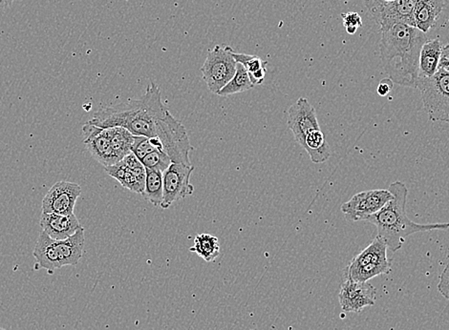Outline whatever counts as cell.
<instances>
[{
    "label": "cell",
    "instance_id": "1",
    "mask_svg": "<svg viewBox=\"0 0 449 330\" xmlns=\"http://www.w3.org/2000/svg\"><path fill=\"white\" fill-rule=\"evenodd\" d=\"M381 31V58L390 80L396 85L417 88L420 50L428 41L426 33L403 23Z\"/></svg>",
    "mask_w": 449,
    "mask_h": 330
},
{
    "label": "cell",
    "instance_id": "2",
    "mask_svg": "<svg viewBox=\"0 0 449 330\" xmlns=\"http://www.w3.org/2000/svg\"><path fill=\"white\" fill-rule=\"evenodd\" d=\"M167 111L159 86L151 81L141 99L100 109L87 122L100 128L123 127L132 135L151 139L156 138L157 125Z\"/></svg>",
    "mask_w": 449,
    "mask_h": 330
},
{
    "label": "cell",
    "instance_id": "3",
    "mask_svg": "<svg viewBox=\"0 0 449 330\" xmlns=\"http://www.w3.org/2000/svg\"><path fill=\"white\" fill-rule=\"evenodd\" d=\"M389 191L392 193L391 201L381 209L378 213L372 215L366 222L373 223L378 229V236L383 238L387 247L392 252L401 250L406 238L418 232L445 230L449 223H428L422 225L411 220L406 215L408 189L401 181L390 184Z\"/></svg>",
    "mask_w": 449,
    "mask_h": 330
},
{
    "label": "cell",
    "instance_id": "4",
    "mask_svg": "<svg viewBox=\"0 0 449 330\" xmlns=\"http://www.w3.org/2000/svg\"><path fill=\"white\" fill-rule=\"evenodd\" d=\"M84 240L83 228L64 240L52 239L41 231L33 251L36 259L35 270H46L53 274L55 270L66 265L76 267L83 258Z\"/></svg>",
    "mask_w": 449,
    "mask_h": 330
},
{
    "label": "cell",
    "instance_id": "5",
    "mask_svg": "<svg viewBox=\"0 0 449 330\" xmlns=\"http://www.w3.org/2000/svg\"><path fill=\"white\" fill-rule=\"evenodd\" d=\"M417 88L431 122H449V71L440 68L433 77L419 78Z\"/></svg>",
    "mask_w": 449,
    "mask_h": 330
},
{
    "label": "cell",
    "instance_id": "6",
    "mask_svg": "<svg viewBox=\"0 0 449 330\" xmlns=\"http://www.w3.org/2000/svg\"><path fill=\"white\" fill-rule=\"evenodd\" d=\"M156 138L173 164H192L190 152L193 149L186 127L167 111L157 125Z\"/></svg>",
    "mask_w": 449,
    "mask_h": 330
},
{
    "label": "cell",
    "instance_id": "7",
    "mask_svg": "<svg viewBox=\"0 0 449 330\" xmlns=\"http://www.w3.org/2000/svg\"><path fill=\"white\" fill-rule=\"evenodd\" d=\"M232 52V47L216 46L207 53L201 72L207 88L213 94H217L237 72V63Z\"/></svg>",
    "mask_w": 449,
    "mask_h": 330
},
{
    "label": "cell",
    "instance_id": "8",
    "mask_svg": "<svg viewBox=\"0 0 449 330\" xmlns=\"http://www.w3.org/2000/svg\"><path fill=\"white\" fill-rule=\"evenodd\" d=\"M381 30L403 23L416 27L414 8L417 0H363Z\"/></svg>",
    "mask_w": 449,
    "mask_h": 330
},
{
    "label": "cell",
    "instance_id": "9",
    "mask_svg": "<svg viewBox=\"0 0 449 330\" xmlns=\"http://www.w3.org/2000/svg\"><path fill=\"white\" fill-rule=\"evenodd\" d=\"M195 166L192 164H171L162 173V201L161 208L168 209L176 201L192 196L195 186L190 183Z\"/></svg>",
    "mask_w": 449,
    "mask_h": 330
},
{
    "label": "cell",
    "instance_id": "10",
    "mask_svg": "<svg viewBox=\"0 0 449 330\" xmlns=\"http://www.w3.org/2000/svg\"><path fill=\"white\" fill-rule=\"evenodd\" d=\"M392 198V193L387 189L361 192L342 204L341 211L345 219L349 222L366 220L372 215L378 213Z\"/></svg>",
    "mask_w": 449,
    "mask_h": 330
},
{
    "label": "cell",
    "instance_id": "11",
    "mask_svg": "<svg viewBox=\"0 0 449 330\" xmlns=\"http://www.w3.org/2000/svg\"><path fill=\"white\" fill-rule=\"evenodd\" d=\"M81 194V187L71 181H61L49 189L42 200V213L74 214L76 203Z\"/></svg>",
    "mask_w": 449,
    "mask_h": 330
},
{
    "label": "cell",
    "instance_id": "12",
    "mask_svg": "<svg viewBox=\"0 0 449 330\" xmlns=\"http://www.w3.org/2000/svg\"><path fill=\"white\" fill-rule=\"evenodd\" d=\"M83 144L92 158L103 167L110 166L119 162L111 144L110 129L95 127L86 122L83 127Z\"/></svg>",
    "mask_w": 449,
    "mask_h": 330
},
{
    "label": "cell",
    "instance_id": "13",
    "mask_svg": "<svg viewBox=\"0 0 449 330\" xmlns=\"http://www.w3.org/2000/svg\"><path fill=\"white\" fill-rule=\"evenodd\" d=\"M287 125L300 147L309 134L321 129L316 109L306 97H299L289 108Z\"/></svg>",
    "mask_w": 449,
    "mask_h": 330
},
{
    "label": "cell",
    "instance_id": "14",
    "mask_svg": "<svg viewBox=\"0 0 449 330\" xmlns=\"http://www.w3.org/2000/svg\"><path fill=\"white\" fill-rule=\"evenodd\" d=\"M39 225L42 231L55 240L67 239L83 228L74 214L64 216L54 213H42Z\"/></svg>",
    "mask_w": 449,
    "mask_h": 330
},
{
    "label": "cell",
    "instance_id": "15",
    "mask_svg": "<svg viewBox=\"0 0 449 330\" xmlns=\"http://www.w3.org/2000/svg\"><path fill=\"white\" fill-rule=\"evenodd\" d=\"M445 4L446 0H417L414 8L416 28L423 33H428L435 26Z\"/></svg>",
    "mask_w": 449,
    "mask_h": 330
},
{
    "label": "cell",
    "instance_id": "16",
    "mask_svg": "<svg viewBox=\"0 0 449 330\" xmlns=\"http://www.w3.org/2000/svg\"><path fill=\"white\" fill-rule=\"evenodd\" d=\"M442 47L439 39L428 41L423 44L420 55L419 78H431L436 74L439 70Z\"/></svg>",
    "mask_w": 449,
    "mask_h": 330
},
{
    "label": "cell",
    "instance_id": "17",
    "mask_svg": "<svg viewBox=\"0 0 449 330\" xmlns=\"http://www.w3.org/2000/svg\"><path fill=\"white\" fill-rule=\"evenodd\" d=\"M387 245L383 238L377 236L363 251L351 261V267H363L369 264H386L389 262L387 258Z\"/></svg>",
    "mask_w": 449,
    "mask_h": 330
},
{
    "label": "cell",
    "instance_id": "18",
    "mask_svg": "<svg viewBox=\"0 0 449 330\" xmlns=\"http://www.w3.org/2000/svg\"><path fill=\"white\" fill-rule=\"evenodd\" d=\"M106 173L115 180L119 181L120 186L134 193L142 194L145 191V184L139 181L133 171L126 166L125 162L120 161L110 166L105 167Z\"/></svg>",
    "mask_w": 449,
    "mask_h": 330
},
{
    "label": "cell",
    "instance_id": "19",
    "mask_svg": "<svg viewBox=\"0 0 449 330\" xmlns=\"http://www.w3.org/2000/svg\"><path fill=\"white\" fill-rule=\"evenodd\" d=\"M232 55L237 63L242 64L244 68L247 70L251 78L252 83L255 85H262L266 77V66L268 61L263 60L257 55H246L243 53H237L232 49Z\"/></svg>",
    "mask_w": 449,
    "mask_h": 330
},
{
    "label": "cell",
    "instance_id": "20",
    "mask_svg": "<svg viewBox=\"0 0 449 330\" xmlns=\"http://www.w3.org/2000/svg\"><path fill=\"white\" fill-rule=\"evenodd\" d=\"M190 251L207 262H213L220 255V243L217 237L210 234H199L195 237V245Z\"/></svg>",
    "mask_w": 449,
    "mask_h": 330
},
{
    "label": "cell",
    "instance_id": "21",
    "mask_svg": "<svg viewBox=\"0 0 449 330\" xmlns=\"http://www.w3.org/2000/svg\"><path fill=\"white\" fill-rule=\"evenodd\" d=\"M390 270H391L390 262L386 264H369L363 267L348 265L344 270V277H348L355 282H367L375 277L389 273Z\"/></svg>",
    "mask_w": 449,
    "mask_h": 330
},
{
    "label": "cell",
    "instance_id": "22",
    "mask_svg": "<svg viewBox=\"0 0 449 330\" xmlns=\"http://www.w3.org/2000/svg\"><path fill=\"white\" fill-rule=\"evenodd\" d=\"M254 87L251 78L242 64L237 63V72L234 78L218 92V96L229 97L232 95L243 93Z\"/></svg>",
    "mask_w": 449,
    "mask_h": 330
},
{
    "label": "cell",
    "instance_id": "23",
    "mask_svg": "<svg viewBox=\"0 0 449 330\" xmlns=\"http://www.w3.org/2000/svg\"><path fill=\"white\" fill-rule=\"evenodd\" d=\"M162 189H164L162 172L160 170L147 169L145 191L143 193V196L153 206H161Z\"/></svg>",
    "mask_w": 449,
    "mask_h": 330
},
{
    "label": "cell",
    "instance_id": "24",
    "mask_svg": "<svg viewBox=\"0 0 449 330\" xmlns=\"http://www.w3.org/2000/svg\"><path fill=\"white\" fill-rule=\"evenodd\" d=\"M109 129H110L112 147L120 161L125 156L131 153L134 135L123 127H109Z\"/></svg>",
    "mask_w": 449,
    "mask_h": 330
},
{
    "label": "cell",
    "instance_id": "25",
    "mask_svg": "<svg viewBox=\"0 0 449 330\" xmlns=\"http://www.w3.org/2000/svg\"><path fill=\"white\" fill-rule=\"evenodd\" d=\"M145 169L160 170L164 173L172 164L170 156L162 151L154 150L141 159Z\"/></svg>",
    "mask_w": 449,
    "mask_h": 330
},
{
    "label": "cell",
    "instance_id": "26",
    "mask_svg": "<svg viewBox=\"0 0 449 330\" xmlns=\"http://www.w3.org/2000/svg\"><path fill=\"white\" fill-rule=\"evenodd\" d=\"M157 150L155 147L151 144L150 139L147 137L134 136V142L132 145L131 153H133L141 161L148 154Z\"/></svg>",
    "mask_w": 449,
    "mask_h": 330
},
{
    "label": "cell",
    "instance_id": "27",
    "mask_svg": "<svg viewBox=\"0 0 449 330\" xmlns=\"http://www.w3.org/2000/svg\"><path fill=\"white\" fill-rule=\"evenodd\" d=\"M342 19H344V25L345 28L347 27H356L358 28L363 26V19L358 13L350 12L346 14H342Z\"/></svg>",
    "mask_w": 449,
    "mask_h": 330
},
{
    "label": "cell",
    "instance_id": "28",
    "mask_svg": "<svg viewBox=\"0 0 449 330\" xmlns=\"http://www.w3.org/2000/svg\"><path fill=\"white\" fill-rule=\"evenodd\" d=\"M438 289H439L440 294L449 301V264L446 265L442 275H440Z\"/></svg>",
    "mask_w": 449,
    "mask_h": 330
},
{
    "label": "cell",
    "instance_id": "29",
    "mask_svg": "<svg viewBox=\"0 0 449 330\" xmlns=\"http://www.w3.org/2000/svg\"><path fill=\"white\" fill-rule=\"evenodd\" d=\"M394 82L390 78H384L381 80L380 85L378 86V94L381 97H386L391 92Z\"/></svg>",
    "mask_w": 449,
    "mask_h": 330
},
{
    "label": "cell",
    "instance_id": "30",
    "mask_svg": "<svg viewBox=\"0 0 449 330\" xmlns=\"http://www.w3.org/2000/svg\"><path fill=\"white\" fill-rule=\"evenodd\" d=\"M440 68L449 70V43L442 47L439 63V69Z\"/></svg>",
    "mask_w": 449,
    "mask_h": 330
},
{
    "label": "cell",
    "instance_id": "31",
    "mask_svg": "<svg viewBox=\"0 0 449 330\" xmlns=\"http://www.w3.org/2000/svg\"><path fill=\"white\" fill-rule=\"evenodd\" d=\"M345 29H346V32L349 33V35H353V33H356V31H358V28L356 27H347L345 28Z\"/></svg>",
    "mask_w": 449,
    "mask_h": 330
},
{
    "label": "cell",
    "instance_id": "32",
    "mask_svg": "<svg viewBox=\"0 0 449 330\" xmlns=\"http://www.w3.org/2000/svg\"><path fill=\"white\" fill-rule=\"evenodd\" d=\"M0 330H5V329H1V327H0Z\"/></svg>",
    "mask_w": 449,
    "mask_h": 330
}]
</instances>
